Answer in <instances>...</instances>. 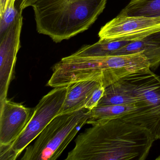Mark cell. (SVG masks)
Returning <instances> with one entry per match:
<instances>
[{
  "label": "cell",
  "instance_id": "1",
  "mask_svg": "<svg viewBox=\"0 0 160 160\" xmlns=\"http://www.w3.org/2000/svg\"><path fill=\"white\" fill-rule=\"evenodd\" d=\"M78 135L66 160H144L154 138L143 126L119 118L92 124Z\"/></svg>",
  "mask_w": 160,
  "mask_h": 160
},
{
  "label": "cell",
  "instance_id": "2",
  "mask_svg": "<svg viewBox=\"0 0 160 160\" xmlns=\"http://www.w3.org/2000/svg\"><path fill=\"white\" fill-rule=\"evenodd\" d=\"M53 70L47 83L51 88L93 81L106 88L133 73L150 70V63L144 52L106 57H79L72 55L62 59Z\"/></svg>",
  "mask_w": 160,
  "mask_h": 160
},
{
  "label": "cell",
  "instance_id": "3",
  "mask_svg": "<svg viewBox=\"0 0 160 160\" xmlns=\"http://www.w3.org/2000/svg\"><path fill=\"white\" fill-rule=\"evenodd\" d=\"M108 0H37L32 5L40 34L59 43L88 30Z\"/></svg>",
  "mask_w": 160,
  "mask_h": 160
},
{
  "label": "cell",
  "instance_id": "4",
  "mask_svg": "<svg viewBox=\"0 0 160 160\" xmlns=\"http://www.w3.org/2000/svg\"><path fill=\"white\" fill-rule=\"evenodd\" d=\"M87 108L56 117L38 136L34 144L26 148L21 160H56L89 119Z\"/></svg>",
  "mask_w": 160,
  "mask_h": 160
},
{
  "label": "cell",
  "instance_id": "5",
  "mask_svg": "<svg viewBox=\"0 0 160 160\" xmlns=\"http://www.w3.org/2000/svg\"><path fill=\"white\" fill-rule=\"evenodd\" d=\"M69 86L55 88L44 96L22 133L12 144L0 145V160H15L47 125L59 115Z\"/></svg>",
  "mask_w": 160,
  "mask_h": 160
},
{
  "label": "cell",
  "instance_id": "6",
  "mask_svg": "<svg viewBox=\"0 0 160 160\" xmlns=\"http://www.w3.org/2000/svg\"><path fill=\"white\" fill-rule=\"evenodd\" d=\"M120 81L138 101L140 112L135 124L150 131L160 139V77L150 70L133 73Z\"/></svg>",
  "mask_w": 160,
  "mask_h": 160
},
{
  "label": "cell",
  "instance_id": "7",
  "mask_svg": "<svg viewBox=\"0 0 160 160\" xmlns=\"http://www.w3.org/2000/svg\"><path fill=\"white\" fill-rule=\"evenodd\" d=\"M160 32V17L118 15L102 27L100 40L132 41L142 40Z\"/></svg>",
  "mask_w": 160,
  "mask_h": 160
},
{
  "label": "cell",
  "instance_id": "8",
  "mask_svg": "<svg viewBox=\"0 0 160 160\" xmlns=\"http://www.w3.org/2000/svg\"><path fill=\"white\" fill-rule=\"evenodd\" d=\"M23 17L19 12L15 21L0 38V102L7 98L20 48V38Z\"/></svg>",
  "mask_w": 160,
  "mask_h": 160
},
{
  "label": "cell",
  "instance_id": "9",
  "mask_svg": "<svg viewBox=\"0 0 160 160\" xmlns=\"http://www.w3.org/2000/svg\"><path fill=\"white\" fill-rule=\"evenodd\" d=\"M34 109L7 98L0 102V145H10L17 139L31 118Z\"/></svg>",
  "mask_w": 160,
  "mask_h": 160
},
{
  "label": "cell",
  "instance_id": "10",
  "mask_svg": "<svg viewBox=\"0 0 160 160\" xmlns=\"http://www.w3.org/2000/svg\"><path fill=\"white\" fill-rule=\"evenodd\" d=\"M102 86L99 82L93 81H80L69 85L66 99L59 115L83 108L90 110L93 109L95 106V93Z\"/></svg>",
  "mask_w": 160,
  "mask_h": 160
},
{
  "label": "cell",
  "instance_id": "11",
  "mask_svg": "<svg viewBox=\"0 0 160 160\" xmlns=\"http://www.w3.org/2000/svg\"><path fill=\"white\" fill-rule=\"evenodd\" d=\"M139 107L135 105H112L97 106L89 111L87 124H92L102 122L119 118L126 116V118H135L140 112Z\"/></svg>",
  "mask_w": 160,
  "mask_h": 160
},
{
  "label": "cell",
  "instance_id": "12",
  "mask_svg": "<svg viewBox=\"0 0 160 160\" xmlns=\"http://www.w3.org/2000/svg\"><path fill=\"white\" fill-rule=\"evenodd\" d=\"M112 105H135L138 106V101L131 91L119 80L105 88L102 97L97 106Z\"/></svg>",
  "mask_w": 160,
  "mask_h": 160
},
{
  "label": "cell",
  "instance_id": "13",
  "mask_svg": "<svg viewBox=\"0 0 160 160\" xmlns=\"http://www.w3.org/2000/svg\"><path fill=\"white\" fill-rule=\"evenodd\" d=\"M130 41L99 40L92 45L83 47L73 56L79 57H106L112 56L116 50L130 42Z\"/></svg>",
  "mask_w": 160,
  "mask_h": 160
},
{
  "label": "cell",
  "instance_id": "14",
  "mask_svg": "<svg viewBox=\"0 0 160 160\" xmlns=\"http://www.w3.org/2000/svg\"><path fill=\"white\" fill-rule=\"evenodd\" d=\"M119 15L160 17V0H131Z\"/></svg>",
  "mask_w": 160,
  "mask_h": 160
},
{
  "label": "cell",
  "instance_id": "15",
  "mask_svg": "<svg viewBox=\"0 0 160 160\" xmlns=\"http://www.w3.org/2000/svg\"><path fill=\"white\" fill-rule=\"evenodd\" d=\"M154 45L148 38L130 42L114 52L112 56H125L145 52L154 48Z\"/></svg>",
  "mask_w": 160,
  "mask_h": 160
},
{
  "label": "cell",
  "instance_id": "16",
  "mask_svg": "<svg viewBox=\"0 0 160 160\" xmlns=\"http://www.w3.org/2000/svg\"><path fill=\"white\" fill-rule=\"evenodd\" d=\"M15 2L16 0H9L6 10L0 17V38L4 35L12 25L19 13L15 6Z\"/></svg>",
  "mask_w": 160,
  "mask_h": 160
},
{
  "label": "cell",
  "instance_id": "17",
  "mask_svg": "<svg viewBox=\"0 0 160 160\" xmlns=\"http://www.w3.org/2000/svg\"><path fill=\"white\" fill-rule=\"evenodd\" d=\"M153 43L154 48L144 52L150 63V69H156L160 64V32L147 37Z\"/></svg>",
  "mask_w": 160,
  "mask_h": 160
},
{
  "label": "cell",
  "instance_id": "18",
  "mask_svg": "<svg viewBox=\"0 0 160 160\" xmlns=\"http://www.w3.org/2000/svg\"><path fill=\"white\" fill-rule=\"evenodd\" d=\"M37 0H21L19 5V12L22 13L23 10L29 6H32Z\"/></svg>",
  "mask_w": 160,
  "mask_h": 160
},
{
  "label": "cell",
  "instance_id": "19",
  "mask_svg": "<svg viewBox=\"0 0 160 160\" xmlns=\"http://www.w3.org/2000/svg\"><path fill=\"white\" fill-rule=\"evenodd\" d=\"M9 0H0V17H1L7 8Z\"/></svg>",
  "mask_w": 160,
  "mask_h": 160
}]
</instances>
